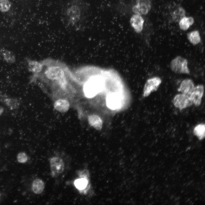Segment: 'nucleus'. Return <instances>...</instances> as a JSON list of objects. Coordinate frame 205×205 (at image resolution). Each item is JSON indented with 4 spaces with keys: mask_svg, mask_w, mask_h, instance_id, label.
Listing matches in <instances>:
<instances>
[{
    "mask_svg": "<svg viewBox=\"0 0 205 205\" xmlns=\"http://www.w3.org/2000/svg\"><path fill=\"white\" fill-rule=\"evenodd\" d=\"M187 38L189 42L193 45H196L200 42L201 38L199 32L195 30L188 32Z\"/></svg>",
    "mask_w": 205,
    "mask_h": 205,
    "instance_id": "412c9836",
    "label": "nucleus"
},
{
    "mask_svg": "<svg viewBox=\"0 0 205 205\" xmlns=\"http://www.w3.org/2000/svg\"><path fill=\"white\" fill-rule=\"evenodd\" d=\"M204 92V87L202 85L195 86L189 96L193 103L196 106H199L201 103Z\"/></svg>",
    "mask_w": 205,
    "mask_h": 205,
    "instance_id": "6e6552de",
    "label": "nucleus"
},
{
    "mask_svg": "<svg viewBox=\"0 0 205 205\" xmlns=\"http://www.w3.org/2000/svg\"><path fill=\"white\" fill-rule=\"evenodd\" d=\"M194 87V83L192 80L186 79L182 81L178 91L182 93L190 96Z\"/></svg>",
    "mask_w": 205,
    "mask_h": 205,
    "instance_id": "ddd939ff",
    "label": "nucleus"
},
{
    "mask_svg": "<svg viewBox=\"0 0 205 205\" xmlns=\"http://www.w3.org/2000/svg\"><path fill=\"white\" fill-rule=\"evenodd\" d=\"M88 184L87 179L80 178L76 179L74 181V184L76 187L80 190L85 189Z\"/></svg>",
    "mask_w": 205,
    "mask_h": 205,
    "instance_id": "5701e85b",
    "label": "nucleus"
},
{
    "mask_svg": "<svg viewBox=\"0 0 205 205\" xmlns=\"http://www.w3.org/2000/svg\"><path fill=\"white\" fill-rule=\"evenodd\" d=\"M106 101L107 105L110 108L117 109L121 104V96L118 92L111 93L108 95Z\"/></svg>",
    "mask_w": 205,
    "mask_h": 205,
    "instance_id": "9d476101",
    "label": "nucleus"
},
{
    "mask_svg": "<svg viewBox=\"0 0 205 205\" xmlns=\"http://www.w3.org/2000/svg\"><path fill=\"white\" fill-rule=\"evenodd\" d=\"M47 77L52 80H56L60 81L64 77V73L60 67L53 66L49 68L46 72Z\"/></svg>",
    "mask_w": 205,
    "mask_h": 205,
    "instance_id": "9b49d317",
    "label": "nucleus"
},
{
    "mask_svg": "<svg viewBox=\"0 0 205 205\" xmlns=\"http://www.w3.org/2000/svg\"><path fill=\"white\" fill-rule=\"evenodd\" d=\"M173 102L175 107L181 110L190 106L193 104L189 96L183 93L176 95Z\"/></svg>",
    "mask_w": 205,
    "mask_h": 205,
    "instance_id": "423d86ee",
    "label": "nucleus"
},
{
    "mask_svg": "<svg viewBox=\"0 0 205 205\" xmlns=\"http://www.w3.org/2000/svg\"><path fill=\"white\" fill-rule=\"evenodd\" d=\"M130 24L132 27L137 33H140L142 30L144 20L140 15L135 14L130 18Z\"/></svg>",
    "mask_w": 205,
    "mask_h": 205,
    "instance_id": "f8f14e48",
    "label": "nucleus"
},
{
    "mask_svg": "<svg viewBox=\"0 0 205 205\" xmlns=\"http://www.w3.org/2000/svg\"><path fill=\"white\" fill-rule=\"evenodd\" d=\"M105 85L104 71L91 76L85 83L83 91L87 97H93L100 91Z\"/></svg>",
    "mask_w": 205,
    "mask_h": 205,
    "instance_id": "f257e3e1",
    "label": "nucleus"
},
{
    "mask_svg": "<svg viewBox=\"0 0 205 205\" xmlns=\"http://www.w3.org/2000/svg\"><path fill=\"white\" fill-rule=\"evenodd\" d=\"M27 62L28 69L30 72L37 74L41 70L42 66L39 62L29 59H27Z\"/></svg>",
    "mask_w": 205,
    "mask_h": 205,
    "instance_id": "f3484780",
    "label": "nucleus"
},
{
    "mask_svg": "<svg viewBox=\"0 0 205 205\" xmlns=\"http://www.w3.org/2000/svg\"><path fill=\"white\" fill-rule=\"evenodd\" d=\"M1 196V193H0V198Z\"/></svg>",
    "mask_w": 205,
    "mask_h": 205,
    "instance_id": "cd10ccee",
    "label": "nucleus"
},
{
    "mask_svg": "<svg viewBox=\"0 0 205 205\" xmlns=\"http://www.w3.org/2000/svg\"><path fill=\"white\" fill-rule=\"evenodd\" d=\"M17 158L18 162L20 163H25L28 160L27 155L24 152L19 153L17 155Z\"/></svg>",
    "mask_w": 205,
    "mask_h": 205,
    "instance_id": "393cba45",
    "label": "nucleus"
},
{
    "mask_svg": "<svg viewBox=\"0 0 205 205\" xmlns=\"http://www.w3.org/2000/svg\"><path fill=\"white\" fill-rule=\"evenodd\" d=\"M0 56L3 60L8 63H13L16 62L15 55L10 50L3 48L0 49Z\"/></svg>",
    "mask_w": 205,
    "mask_h": 205,
    "instance_id": "4468645a",
    "label": "nucleus"
},
{
    "mask_svg": "<svg viewBox=\"0 0 205 205\" xmlns=\"http://www.w3.org/2000/svg\"><path fill=\"white\" fill-rule=\"evenodd\" d=\"M44 183L40 179H36L32 182V189L35 194H39L42 193L44 190Z\"/></svg>",
    "mask_w": 205,
    "mask_h": 205,
    "instance_id": "6ab92c4d",
    "label": "nucleus"
},
{
    "mask_svg": "<svg viewBox=\"0 0 205 205\" xmlns=\"http://www.w3.org/2000/svg\"><path fill=\"white\" fill-rule=\"evenodd\" d=\"M4 111V108L1 106H0V116L3 113Z\"/></svg>",
    "mask_w": 205,
    "mask_h": 205,
    "instance_id": "bb28decb",
    "label": "nucleus"
},
{
    "mask_svg": "<svg viewBox=\"0 0 205 205\" xmlns=\"http://www.w3.org/2000/svg\"><path fill=\"white\" fill-rule=\"evenodd\" d=\"M0 101L11 110L18 108L20 105V101L18 99L9 97L5 94L0 95Z\"/></svg>",
    "mask_w": 205,
    "mask_h": 205,
    "instance_id": "1a4fd4ad",
    "label": "nucleus"
},
{
    "mask_svg": "<svg viewBox=\"0 0 205 205\" xmlns=\"http://www.w3.org/2000/svg\"><path fill=\"white\" fill-rule=\"evenodd\" d=\"M88 121L90 125L98 130H101L102 126V121L98 115L92 114L88 117Z\"/></svg>",
    "mask_w": 205,
    "mask_h": 205,
    "instance_id": "dca6fc26",
    "label": "nucleus"
},
{
    "mask_svg": "<svg viewBox=\"0 0 205 205\" xmlns=\"http://www.w3.org/2000/svg\"><path fill=\"white\" fill-rule=\"evenodd\" d=\"M170 67L172 71L176 73L188 74L190 72L187 60L180 56H177L171 61Z\"/></svg>",
    "mask_w": 205,
    "mask_h": 205,
    "instance_id": "7ed1b4c3",
    "label": "nucleus"
},
{
    "mask_svg": "<svg viewBox=\"0 0 205 205\" xmlns=\"http://www.w3.org/2000/svg\"><path fill=\"white\" fill-rule=\"evenodd\" d=\"M193 133L199 140L204 139L205 137V124H200L197 125L194 128Z\"/></svg>",
    "mask_w": 205,
    "mask_h": 205,
    "instance_id": "4be33fe9",
    "label": "nucleus"
},
{
    "mask_svg": "<svg viewBox=\"0 0 205 205\" xmlns=\"http://www.w3.org/2000/svg\"><path fill=\"white\" fill-rule=\"evenodd\" d=\"M11 6L9 0H0V11L2 12L8 11Z\"/></svg>",
    "mask_w": 205,
    "mask_h": 205,
    "instance_id": "b1692460",
    "label": "nucleus"
},
{
    "mask_svg": "<svg viewBox=\"0 0 205 205\" xmlns=\"http://www.w3.org/2000/svg\"><path fill=\"white\" fill-rule=\"evenodd\" d=\"M63 16L67 25L72 26L77 25L80 22L82 16L80 1L74 0L68 3L65 9Z\"/></svg>",
    "mask_w": 205,
    "mask_h": 205,
    "instance_id": "f03ea898",
    "label": "nucleus"
},
{
    "mask_svg": "<svg viewBox=\"0 0 205 205\" xmlns=\"http://www.w3.org/2000/svg\"><path fill=\"white\" fill-rule=\"evenodd\" d=\"M50 164L52 175L53 176L62 173L63 171L64 164L62 159L58 157L51 158Z\"/></svg>",
    "mask_w": 205,
    "mask_h": 205,
    "instance_id": "0eeeda50",
    "label": "nucleus"
},
{
    "mask_svg": "<svg viewBox=\"0 0 205 205\" xmlns=\"http://www.w3.org/2000/svg\"><path fill=\"white\" fill-rule=\"evenodd\" d=\"M55 108L60 112H64L69 109L70 104L69 102L64 99H60L56 101L54 105Z\"/></svg>",
    "mask_w": 205,
    "mask_h": 205,
    "instance_id": "2eb2a0df",
    "label": "nucleus"
},
{
    "mask_svg": "<svg viewBox=\"0 0 205 205\" xmlns=\"http://www.w3.org/2000/svg\"><path fill=\"white\" fill-rule=\"evenodd\" d=\"M194 22V20L192 17L185 16L179 21V25L181 30H186L193 24Z\"/></svg>",
    "mask_w": 205,
    "mask_h": 205,
    "instance_id": "aec40b11",
    "label": "nucleus"
},
{
    "mask_svg": "<svg viewBox=\"0 0 205 205\" xmlns=\"http://www.w3.org/2000/svg\"><path fill=\"white\" fill-rule=\"evenodd\" d=\"M151 6L150 0H136V4L133 7L132 10L135 14L145 15L149 12Z\"/></svg>",
    "mask_w": 205,
    "mask_h": 205,
    "instance_id": "20e7f679",
    "label": "nucleus"
},
{
    "mask_svg": "<svg viewBox=\"0 0 205 205\" xmlns=\"http://www.w3.org/2000/svg\"><path fill=\"white\" fill-rule=\"evenodd\" d=\"M78 174L80 178L86 179H87L89 175L88 171L85 169L80 171L78 172Z\"/></svg>",
    "mask_w": 205,
    "mask_h": 205,
    "instance_id": "a878e982",
    "label": "nucleus"
},
{
    "mask_svg": "<svg viewBox=\"0 0 205 205\" xmlns=\"http://www.w3.org/2000/svg\"><path fill=\"white\" fill-rule=\"evenodd\" d=\"M186 14L185 9L182 7H178L175 9L171 14L172 20L175 22H179L181 19L186 16Z\"/></svg>",
    "mask_w": 205,
    "mask_h": 205,
    "instance_id": "a211bd4d",
    "label": "nucleus"
},
{
    "mask_svg": "<svg viewBox=\"0 0 205 205\" xmlns=\"http://www.w3.org/2000/svg\"><path fill=\"white\" fill-rule=\"evenodd\" d=\"M161 83V79L158 77H154L147 79L144 88V96L147 97L151 92L156 91Z\"/></svg>",
    "mask_w": 205,
    "mask_h": 205,
    "instance_id": "39448f33",
    "label": "nucleus"
}]
</instances>
